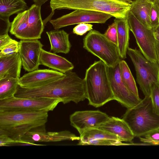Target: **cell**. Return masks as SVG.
<instances>
[{
  "label": "cell",
  "mask_w": 159,
  "mask_h": 159,
  "mask_svg": "<svg viewBox=\"0 0 159 159\" xmlns=\"http://www.w3.org/2000/svg\"><path fill=\"white\" fill-rule=\"evenodd\" d=\"M13 39L8 34L0 35V50L10 43Z\"/></svg>",
  "instance_id": "37"
},
{
  "label": "cell",
  "mask_w": 159,
  "mask_h": 159,
  "mask_svg": "<svg viewBox=\"0 0 159 159\" xmlns=\"http://www.w3.org/2000/svg\"><path fill=\"white\" fill-rule=\"evenodd\" d=\"M109 117L106 113L99 110L78 111L70 115V120L71 125L80 134L88 129L97 128Z\"/></svg>",
  "instance_id": "12"
},
{
  "label": "cell",
  "mask_w": 159,
  "mask_h": 159,
  "mask_svg": "<svg viewBox=\"0 0 159 159\" xmlns=\"http://www.w3.org/2000/svg\"><path fill=\"white\" fill-rule=\"evenodd\" d=\"M18 80L12 78H4L0 80V100L14 96L19 85Z\"/></svg>",
  "instance_id": "27"
},
{
  "label": "cell",
  "mask_w": 159,
  "mask_h": 159,
  "mask_svg": "<svg viewBox=\"0 0 159 159\" xmlns=\"http://www.w3.org/2000/svg\"><path fill=\"white\" fill-rule=\"evenodd\" d=\"M119 66L122 81L131 92L139 97L136 82L127 63L121 60L119 63Z\"/></svg>",
  "instance_id": "26"
},
{
  "label": "cell",
  "mask_w": 159,
  "mask_h": 159,
  "mask_svg": "<svg viewBox=\"0 0 159 159\" xmlns=\"http://www.w3.org/2000/svg\"><path fill=\"white\" fill-rule=\"evenodd\" d=\"M152 30L156 40L159 42V26Z\"/></svg>",
  "instance_id": "39"
},
{
  "label": "cell",
  "mask_w": 159,
  "mask_h": 159,
  "mask_svg": "<svg viewBox=\"0 0 159 159\" xmlns=\"http://www.w3.org/2000/svg\"><path fill=\"white\" fill-rule=\"evenodd\" d=\"M140 141L151 145H159V129L152 130L139 137Z\"/></svg>",
  "instance_id": "28"
},
{
  "label": "cell",
  "mask_w": 159,
  "mask_h": 159,
  "mask_svg": "<svg viewBox=\"0 0 159 159\" xmlns=\"http://www.w3.org/2000/svg\"><path fill=\"white\" fill-rule=\"evenodd\" d=\"M129 30L134 34L139 50L149 61L157 62L156 41L152 29L144 26L129 11L127 17Z\"/></svg>",
  "instance_id": "8"
},
{
  "label": "cell",
  "mask_w": 159,
  "mask_h": 159,
  "mask_svg": "<svg viewBox=\"0 0 159 159\" xmlns=\"http://www.w3.org/2000/svg\"><path fill=\"white\" fill-rule=\"evenodd\" d=\"M117 32V47L121 59L126 58L129 48V28L127 18H115Z\"/></svg>",
  "instance_id": "21"
},
{
  "label": "cell",
  "mask_w": 159,
  "mask_h": 159,
  "mask_svg": "<svg viewBox=\"0 0 159 159\" xmlns=\"http://www.w3.org/2000/svg\"><path fill=\"white\" fill-rule=\"evenodd\" d=\"M28 17V10L17 14L11 23L10 33L20 40H34L29 24Z\"/></svg>",
  "instance_id": "19"
},
{
  "label": "cell",
  "mask_w": 159,
  "mask_h": 159,
  "mask_svg": "<svg viewBox=\"0 0 159 159\" xmlns=\"http://www.w3.org/2000/svg\"><path fill=\"white\" fill-rule=\"evenodd\" d=\"M41 6L35 4L28 9V22L34 40L41 39L45 25L41 14Z\"/></svg>",
  "instance_id": "23"
},
{
  "label": "cell",
  "mask_w": 159,
  "mask_h": 159,
  "mask_svg": "<svg viewBox=\"0 0 159 159\" xmlns=\"http://www.w3.org/2000/svg\"><path fill=\"white\" fill-rule=\"evenodd\" d=\"M150 97L155 111L159 115V82L152 85Z\"/></svg>",
  "instance_id": "29"
},
{
  "label": "cell",
  "mask_w": 159,
  "mask_h": 159,
  "mask_svg": "<svg viewBox=\"0 0 159 159\" xmlns=\"http://www.w3.org/2000/svg\"><path fill=\"white\" fill-rule=\"evenodd\" d=\"M16 142V141L11 139L6 134H0V147L8 146L9 144Z\"/></svg>",
  "instance_id": "36"
},
{
  "label": "cell",
  "mask_w": 159,
  "mask_h": 159,
  "mask_svg": "<svg viewBox=\"0 0 159 159\" xmlns=\"http://www.w3.org/2000/svg\"><path fill=\"white\" fill-rule=\"evenodd\" d=\"M112 16L107 13L83 9L73 11L49 20L55 30L81 23H105Z\"/></svg>",
  "instance_id": "10"
},
{
  "label": "cell",
  "mask_w": 159,
  "mask_h": 159,
  "mask_svg": "<svg viewBox=\"0 0 159 159\" xmlns=\"http://www.w3.org/2000/svg\"><path fill=\"white\" fill-rule=\"evenodd\" d=\"M150 21L152 29L159 26V9L153 4L151 11Z\"/></svg>",
  "instance_id": "34"
},
{
  "label": "cell",
  "mask_w": 159,
  "mask_h": 159,
  "mask_svg": "<svg viewBox=\"0 0 159 159\" xmlns=\"http://www.w3.org/2000/svg\"><path fill=\"white\" fill-rule=\"evenodd\" d=\"M104 34L107 39L117 46V29L116 23L115 21L108 26Z\"/></svg>",
  "instance_id": "32"
},
{
  "label": "cell",
  "mask_w": 159,
  "mask_h": 159,
  "mask_svg": "<svg viewBox=\"0 0 159 159\" xmlns=\"http://www.w3.org/2000/svg\"><path fill=\"white\" fill-rule=\"evenodd\" d=\"M43 45L36 40H21L19 42V53L23 68L28 72L38 69L39 58Z\"/></svg>",
  "instance_id": "13"
},
{
  "label": "cell",
  "mask_w": 159,
  "mask_h": 159,
  "mask_svg": "<svg viewBox=\"0 0 159 159\" xmlns=\"http://www.w3.org/2000/svg\"><path fill=\"white\" fill-rule=\"evenodd\" d=\"M34 4L41 6L49 0H33Z\"/></svg>",
  "instance_id": "40"
},
{
  "label": "cell",
  "mask_w": 159,
  "mask_h": 159,
  "mask_svg": "<svg viewBox=\"0 0 159 159\" xmlns=\"http://www.w3.org/2000/svg\"><path fill=\"white\" fill-rule=\"evenodd\" d=\"M22 66L19 52L0 57V80L8 78L19 79Z\"/></svg>",
  "instance_id": "17"
},
{
  "label": "cell",
  "mask_w": 159,
  "mask_h": 159,
  "mask_svg": "<svg viewBox=\"0 0 159 159\" xmlns=\"http://www.w3.org/2000/svg\"><path fill=\"white\" fill-rule=\"evenodd\" d=\"M104 139L121 141L117 136L97 128H94L88 129L80 134L78 144L84 145L85 143L89 141Z\"/></svg>",
  "instance_id": "25"
},
{
  "label": "cell",
  "mask_w": 159,
  "mask_h": 159,
  "mask_svg": "<svg viewBox=\"0 0 159 159\" xmlns=\"http://www.w3.org/2000/svg\"><path fill=\"white\" fill-rule=\"evenodd\" d=\"M127 54L134 67L136 80L145 97H149L151 87L159 82V65L152 62L136 48H128Z\"/></svg>",
  "instance_id": "7"
},
{
  "label": "cell",
  "mask_w": 159,
  "mask_h": 159,
  "mask_svg": "<svg viewBox=\"0 0 159 159\" xmlns=\"http://www.w3.org/2000/svg\"><path fill=\"white\" fill-rule=\"evenodd\" d=\"M122 119L134 137H142L152 130L159 129V115L155 111L150 96L145 97L138 104L127 109Z\"/></svg>",
  "instance_id": "5"
},
{
  "label": "cell",
  "mask_w": 159,
  "mask_h": 159,
  "mask_svg": "<svg viewBox=\"0 0 159 159\" xmlns=\"http://www.w3.org/2000/svg\"><path fill=\"white\" fill-rule=\"evenodd\" d=\"M48 117L46 111H0V134L20 141L28 132L45 128Z\"/></svg>",
  "instance_id": "2"
},
{
  "label": "cell",
  "mask_w": 159,
  "mask_h": 159,
  "mask_svg": "<svg viewBox=\"0 0 159 159\" xmlns=\"http://www.w3.org/2000/svg\"><path fill=\"white\" fill-rule=\"evenodd\" d=\"M153 4L159 9V0H155Z\"/></svg>",
  "instance_id": "41"
},
{
  "label": "cell",
  "mask_w": 159,
  "mask_h": 159,
  "mask_svg": "<svg viewBox=\"0 0 159 159\" xmlns=\"http://www.w3.org/2000/svg\"><path fill=\"white\" fill-rule=\"evenodd\" d=\"M51 45L50 51L65 54L70 51L71 44L69 34L64 30H55L46 32Z\"/></svg>",
  "instance_id": "20"
},
{
  "label": "cell",
  "mask_w": 159,
  "mask_h": 159,
  "mask_svg": "<svg viewBox=\"0 0 159 159\" xmlns=\"http://www.w3.org/2000/svg\"><path fill=\"white\" fill-rule=\"evenodd\" d=\"M108 75L115 100L127 109L132 107L142 100L131 92L121 79L119 63L114 67H107Z\"/></svg>",
  "instance_id": "11"
},
{
  "label": "cell",
  "mask_w": 159,
  "mask_h": 159,
  "mask_svg": "<svg viewBox=\"0 0 159 159\" xmlns=\"http://www.w3.org/2000/svg\"><path fill=\"white\" fill-rule=\"evenodd\" d=\"M39 64L64 74L74 68L73 64L65 58L43 48L40 54Z\"/></svg>",
  "instance_id": "18"
},
{
  "label": "cell",
  "mask_w": 159,
  "mask_h": 159,
  "mask_svg": "<svg viewBox=\"0 0 159 159\" xmlns=\"http://www.w3.org/2000/svg\"><path fill=\"white\" fill-rule=\"evenodd\" d=\"M24 0H0V18H9L11 15L28 8Z\"/></svg>",
  "instance_id": "24"
},
{
  "label": "cell",
  "mask_w": 159,
  "mask_h": 159,
  "mask_svg": "<svg viewBox=\"0 0 159 159\" xmlns=\"http://www.w3.org/2000/svg\"><path fill=\"white\" fill-rule=\"evenodd\" d=\"M147 0L149 1V2H151L152 3H153V2H154L155 0Z\"/></svg>",
  "instance_id": "42"
},
{
  "label": "cell",
  "mask_w": 159,
  "mask_h": 159,
  "mask_svg": "<svg viewBox=\"0 0 159 159\" xmlns=\"http://www.w3.org/2000/svg\"><path fill=\"white\" fill-rule=\"evenodd\" d=\"M132 0H50L52 16L56 9H83L104 12L116 18H125Z\"/></svg>",
  "instance_id": "4"
},
{
  "label": "cell",
  "mask_w": 159,
  "mask_h": 159,
  "mask_svg": "<svg viewBox=\"0 0 159 159\" xmlns=\"http://www.w3.org/2000/svg\"><path fill=\"white\" fill-rule=\"evenodd\" d=\"M0 35L8 34V32L10 30L11 25L9 18H0Z\"/></svg>",
  "instance_id": "35"
},
{
  "label": "cell",
  "mask_w": 159,
  "mask_h": 159,
  "mask_svg": "<svg viewBox=\"0 0 159 159\" xmlns=\"http://www.w3.org/2000/svg\"><path fill=\"white\" fill-rule=\"evenodd\" d=\"M65 74L47 69H37L24 74L18 80V84L25 88L43 85L64 77Z\"/></svg>",
  "instance_id": "14"
},
{
  "label": "cell",
  "mask_w": 159,
  "mask_h": 159,
  "mask_svg": "<svg viewBox=\"0 0 159 159\" xmlns=\"http://www.w3.org/2000/svg\"><path fill=\"white\" fill-rule=\"evenodd\" d=\"M128 144L123 143L122 142L118 140L104 139L89 141L85 143L84 145H121Z\"/></svg>",
  "instance_id": "31"
},
{
  "label": "cell",
  "mask_w": 159,
  "mask_h": 159,
  "mask_svg": "<svg viewBox=\"0 0 159 159\" xmlns=\"http://www.w3.org/2000/svg\"><path fill=\"white\" fill-rule=\"evenodd\" d=\"M97 128L117 136L121 142H131L134 136L129 126L123 119L109 117Z\"/></svg>",
  "instance_id": "16"
},
{
  "label": "cell",
  "mask_w": 159,
  "mask_h": 159,
  "mask_svg": "<svg viewBox=\"0 0 159 159\" xmlns=\"http://www.w3.org/2000/svg\"><path fill=\"white\" fill-rule=\"evenodd\" d=\"M83 42L84 49L98 57L108 67H115L121 60L117 46L98 31H90Z\"/></svg>",
  "instance_id": "6"
},
{
  "label": "cell",
  "mask_w": 159,
  "mask_h": 159,
  "mask_svg": "<svg viewBox=\"0 0 159 159\" xmlns=\"http://www.w3.org/2000/svg\"><path fill=\"white\" fill-rule=\"evenodd\" d=\"M63 77L40 86L25 88L18 85L14 96L20 98H59L64 104L78 103L87 98L84 79L75 72H66Z\"/></svg>",
  "instance_id": "1"
},
{
  "label": "cell",
  "mask_w": 159,
  "mask_h": 159,
  "mask_svg": "<svg viewBox=\"0 0 159 159\" xmlns=\"http://www.w3.org/2000/svg\"><path fill=\"white\" fill-rule=\"evenodd\" d=\"M84 80L89 105L98 107L115 100L107 66L101 60L95 61L86 70Z\"/></svg>",
  "instance_id": "3"
},
{
  "label": "cell",
  "mask_w": 159,
  "mask_h": 159,
  "mask_svg": "<svg viewBox=\"0 0 159 159\" xmlns=\"http://www.w3.org/2000/svg\"><path fill=\"white\" fill-rule=\"evenodd\" d=\"M0 50V57L18 53L19 51V42L13 39L10 43Z\"/></svg>",
  "instance_id": "30"
},
{
  "label": "cell",
  "mask_w": 159,
  "mask_h": 159,
  "mask_svg": "<svg viewBox=\"0 0 159 159\" xmlns=\"http://www.w3.org/2000/svg\"><path fill=\"white\" fill-rule=\"evenodd\" d=\"M93 26V25L88 23L79 24L73 29V32L77 35L82 36L92 30Z\"/></svg>",
  "instance_id": "33"
},
{
  "label": "cell",
  "mask_w": 159,
  "mask_h": 159,
  "mask_svg": "<svg viewBox=\"0 0 159 159\" xmlns=\"http://www.w3.org/2000/svg\"><path fill=\"white\" fill-rule=\"evenodd\" d=\"M61 102L59 98H20L13 96L0 100V111H53Z\"/></svg>",
  "instance_id": "9"
},
{
  "label": "cell",
  "mask_w": 159,
  "mask_h": 159,
  "mask_svg": "<svg viewBox=\"0 0 159 159\" xmlns=\"http://www.w3.org/2000/svg\"><path fill=\"white\" fill-rule=\"evenodd\" d=\"M153 4L147 0H135L133 1L130 10L139 21L149 29H152L150 15Z\"/></svg>",
  "instance_id": "22"
},
{
  "label": "cell",
  "mask_w": 159,
  "mask_h": 159,
  "mask_svg": "<svg viewBox=\"0 0 159 159\" xmlns=\"http://www.w3.org/2000/svg\"><path fill=\"white\" fill-rule=\"evenodd\" d=\"M156 52L157 62L159 65V42L156 40Z\"/></svg>",
  "instance_id": "38"
},
{
  "label": "cell",
  "mask_w": 159,
  "mask_h": 159,
  "mask_svg": "<svg viewBox=\"0 0 159 159\" xmlns=\"http://www.w3.org/2000/svg\"><path fill=\"white\" fill-rule=\"evenodd\" d=\"M79 139L80 137L68 130L46 132L45 128H44L28 132L23 137L21 140L26 143H34L35 142H58Z\"/></svg>",
  "instance_id": "15"
}]
</instances>
